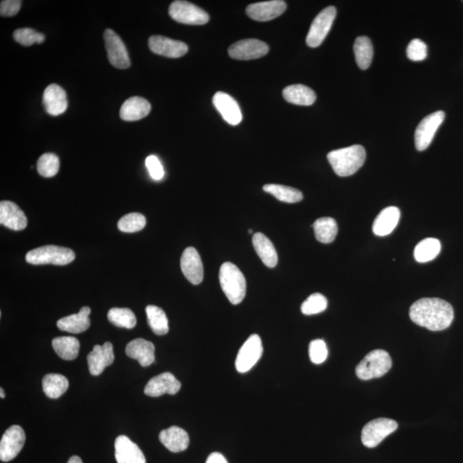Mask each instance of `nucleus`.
<instances>
[{"label": "nucleus", "instance_id": "1", "mask_svg": "<svg viewBox=\"0 0 463 463\" xmlns=\"http://www.w3.org/2000/svg\"><path fill=\"white\" fill-rule=\"evenodd\" d=\"M411 320L432 331L449 328L454 320L452 305L438 298H424L415 302L409 310Z\"/></svg>", "mask_w": 463, "mask_h": 463}, {"label": "nucleus", "instance_id": "2", "mask_svg": "<svg viewBox=\"0 0 463 463\" xmlns=\"http://www.w3.org/2000/svg\"><path fill=\"white\" fill-rule=\"evenodd\" d=\"M327 158L336 174L347 177L364 165L366 153L361 145H353L329 153Z\"/></svg>", "mask_w": 463, "mask_h": 463}, {"label": "nucleus", "instance_id": "3", "mask_svg": "<svg viewBox=\"0 0 463 463\" xmlns=\"http://www.w3.org/2000/svg\"><path fill=\"white\" fill-rule=\"evenodd\" d=\"M220 284L225 296L233 305H239L247 293V281L238 267L224 263L219 273Z\"/></svg>", "mask_w": 463, "mask_h": 463}, {"label": "nucleus", "instance_id": "4", "mask_svg": "<svg viewBox=\"0 0 463 463\" xmlns=\"http://www.w3.org/2000/svg\"><path fill=\"white\" fill-rule=\"evenodd\" d=\"M392 367V359L387 352L376 350L370 352L356 367L359 380H370L384 376Z\"/></svg>", "mask_w": 463, "mask_h": 463}, {"label": "nucleus", "instance_id": "5", "mask_svg": "<svg viewBox=\"0 0 463 463\" xmlns=\"http://www.w3.org/2000/svg\"><path fill=\"white\" fill-rule=\"evenodd\" d=\"M74 251L57 246H45L34 249L26 255L27 263L34 265H67L74 261Z\"/></svg>", "mask_w": 463, "mask_h": 463}, {"label": "nucleus", "instance_id": "6", "mask_svg": "<svg viewBox=\"0 0 463 463\" xmlns=\"http://www.w3.org/2000/svg\"><path fill=\"white\" fill-rule=\"evenodd\" d=\"M168 13L174 21L183 25H204L209 20V14L200 7L181 0L171 4Z\"/></svg>", "mask_w": 463, "mask_h": 463}, {"label": "nucleus", "instance_id": "7", "mask_svg": "<svg viewBox=\"0 0 463 463\" xmlns=\"http://www.w3.org/2000/svg\"><path fill=\"white\" fill-rule=\"evenodd\" d=\"M398 428L395 420L380 418L367 423L361 432V441L367 448L377 447Z\"/></svg>", "mask_w": 463, "mask_h": 463}, {"label": "nucleus", "instance_id": "8", "mask_svg": "<svg viewBox=\"0 0 463 463\" xmlns=\"http://www.w3.org/2000/svg\"><path fill=\"white\" fill-rule=\"evenodd\" d=\"M336 16L334 6H329L317 15L313 20L306 36V43L311 48L319 47L330 32Z\"/></svg>", "mask_w": 463, "mask_h": 463}, {"label": "nucleus", "instance_id": "9", "mask_svg": "<svg viewBox=\"0 0 463 463\" xmlns=\"http://www.w3.org/2000/svg\"><path fill=\"white\" fill-rule=\"evenodd\" d=\"M263 344L258 335H251L240 347L235 361L236 370L240 373L254 368L263 354Z\"/></svg>", "mask_w": 463, "mask_h": 463}, {"label": "nucleus", "instance_id": "10", "mask_svg": "<svg viewBox=\"0 0 463 463\" xmlns=\"http://www.w3.org/2000/svg\"><path fill=\"white\" fill-rule=\"evenodd\" d=\"M445 113L438 111L423 118L417 126L415 139L417 151H423L430 146L439 126L445 120Z\"/></svg>", "mask_w": 463, "mask_h": 463}, {"label": "nucleus", "instance_id": "11", "mask_svg": "<svg viewBox=\"0 0 463 463\" xmlns=\"http://www.w3.org/2000/svg\"><path fill=\"white\" fill-rule=\"evenodd\" d=\"M25 438L24 429L18 424H15L6 430L0 441V459L1 461L13 460L24 447Z\"/></svg>", "mask_w": 463, "mask_h": 463}, {"label": "nucleus", "instance_id": "12", "mask_svg": "<svg viewBox=\"0 0 463 463\" xmlns=\"http://www.w3.org/2000/svg\"><path fill=\"white\" fill-rule=\"evenodd\" d=\"M104 41L111 64L118 69H127L131 66L127 49L123 41L112 29H106Z\"/></svg>", "mask_w": 463, "mask_h": 463}, {"label": "nucleus", "instance_id": "13", "mask_svg": "<svg viewBox=\"0 0 463 463\" xmlns=\"http://www.w3.org/2000/svg\"><path fill=\"white\" fill-rule=\"evenodd\" d=\"M269 52L265 42L256 39H246L235 42L228 48L231 58L239 60H251L262 58Z\"/></svg>", "mask_w": 463, "mask_h": 463}, {"label": "nucleus", "instance_id": "14", "mask_svg": "<svg viewBox=\"0 0 463 463\" xmlns=\"http://www.w3.org/2000/svg\"><path fill=\"white\" fill-rule=\"evenodd\" d=\"M148 47L156 55L173 59L181 58L188 52V46L184 42L162 36L149 38Z\"/></svg>", "mask_w": 463, "mask_h": 463}, {"label": "nucleus", "instance_id": "15", "mask_svg": "<svg viewBox=\"0 0 463 463\" xmlns=\"http://www.w3.org/2000/svg\"><path fill=\"white\" fill-rule=\"evenodd\" d=\"M181 267L184 275L191 284H200L204 279V265L196 249L188 247L184 251Z\"/></svg>", "mask_w": 463, "mask_h": 463}, {"label": "nucleus", "instance_id": "16", "mask_svg": "<svg viewBox=\"0 0 463 463\" xmlns=\"http://www.w3.org/2000/svg\"><path fill=\"white\" fill-rule=\"evenodd\" d=\"M181 388V382L170 373H164L151 378L145 386V395L158 397L165 395H175Z\"/></svg>", "mask_w": 463, "mask_h": 463}, {"label": "nucleus", "instance_id": "17", "mask_svg": "<svg viewBox=\"0 0 463 463\" xmlns=\"http://www.w3.org/2000/svg\"><path fill=\"white\" fill-rule=\"evenodd\" d=\"M286 9V4L282 0H271L251 4L247 8L249 18L255 21L267 22L281 16Z\"/></svg>", "mask_w": 463, "mask_h": 463}, {"label": "nucleus", "instance_id": "18", "mask_svg": "<svg viewBox=\"0 0 463 463\" xmlns=\"http://www.w3.org/2000/svg\"><path fill=\"white\" fill-rule=\"evenodd\" d=\"M213 104L229 125H238L242 121V113L238 102L231 95L217 92L213 97Z\"/></svg>", "mask_w": 463, "mask_h": 463}, {"label": "nucleus", "instance_id": "19", "mask_svg": "<svg viewBox=\"0 0 463 463\" xmlns=\"http://www.w3.org/2000/svg\"><path fill=\"white\" fill-rule=\"evenodd\" d=\"M87 361L90 374L93 376L101 375L106 367L112 365L114 361L112 343L106 342L102 346L95 345L88 355Z\"/></svg>", "mask_w": 463, "mask_h": 463}, {"label": "nucleus", "instance_id": "20", "mask_svg": "<svg viewBox=\"0 0 463 463\" xmlns=\"http://www.w3.org/2000/svg\"><path fill=\"white\" fill-rule=\"evenodd\" d=\"M43 105L50 116H61L68 108L66 91L58 84H50L44 90Z\"/></svg>", "mask_w": 463, "mask_h": 463}, {"label": "nucleus", "instance_id": "21", "mask_svg": "<svg viewBox=\"0 0 463 463\" xmlns=\"http://www.w3.org/2000/svg\"><path fill=\"white\" fill-rule=\"evenodd\" d=\"M0 223L14 231L24 230L28 220L16 204L11 201L0 202Z\"/></svg>", "mask_w": 463, "mask_h": 463}, {"label": "nucleus", "instance_id": "22", "mask_svg": "<svg viewBox=\"0 0 463 463\" xmlns=\"http://www.w3.org/2000/svg\"><path fill=\"white\" fill-rule=\"evenodd\" d=\"M114 447L118 463H146V459L139 447L126 436H118Z\"/></svg>", "mask_w": 463, "mask_h": 463}, {"label": "nucleus", "instance_id": "23", "mask_svg": "<svg viewBox=\"0 0 463 463\" xmlns=\"http://www.w3.org/2000/svg\"><path fill=\"white\" fill-rule=\"evenodd\" d=\"M155 346L151 342L137 338L128 343L125 354L128 357L137 359L140 366L147 367L155 361Z\"/></svg>", "mask_w": 463, "mask_h": 463}, {"label": "nucleus", "instance_id": "24", "mask_svg": "<svg viewBox=\"0 0 463 463\" xmlns=\"http://www.w3.org/2000/svg\"><path fill=\"white\" fill-rule=\"evenodd\" d=\"M160 441L172 452L178 453L186 450L189 446L190 438L188 434L182 428L171 427L160 431Z\"/></svg>", "mask_w": 463, "mask_h": 463}, {"label": "nucleus", "instance_id": "25", "mask_svg": "<svg viewBox=\"0 0 463 463\" xmlns=\"http://www.w3.org/2000/svg\"><path fill=\"white\" fill-rule=\"evenodd\" d=\"M151 105L147 99L134 97L126 99L120 111V116L125 121H137L148 116Z\"/></svg>", "mask_w": 463, "mask_h": 463}, {"label": "nucleus", "instance_id": "26", "mask_svg": "<svg viewBox=\"0 0 463 463\" xmlns=\"http://www.w3.org/2000/svg\"><path fill=\"white\" fill-rule=\"evenodd\" d=\"M91 310L89 306H83L76 315L63 317L57 322V326L60 331L79 334L86 331L90 326Z\"/></svg>", "mask_w": 463, "mask_h": 463}, {"label": "nucleus", "instance_id": "27", "mask_svg": "<svg viewBox=\"0 0 463 463\" xmlns=\"http://www.w3.org/2000/svg\"><path fill=\"white\" fill-rule=\"evenodd\" d=\"M400 217V209L394 206L382 209L374 221L373 226L374 235L380 237L390 235L399 223Z\"/></svg>", "mask_w": 463, "mask_h": 463}, {"label": "nucleus", "instance_id": "28", "mask_svg": "<svg viewBox=\"0 0 463 463\" xmlns=\"http://www.w3.org/2000/svg\"><path fill=\"white\" fill-rule=\"evenodd\" d=\"M252 243L256 254L261 258L263 265L269 268L277 266L278 255L274 244L261 233H256L252 237Z\"/></svg>", "mask_w": 463, "mask_h": 463}, {"label": "nucleus", "instance_id": "29", "mask_svg": "<svg viewBox=\"0 0 463 463\" xmlns=\"http://www.w3.org/2000/svg\"><path fill=\"white\" fill-rule=\"evenodd\" d=\"M282 95L286 102L298 106H311L317 99L315 92L302 84L286 87Z\"/></svg>", "mask_w": 463, "mask_h": 463}, {"label": "nucleus", "instance_id": "30", "mask_svg": "<svg viewBox=\"0 0 463 463\" xmlns=\"http://www.w3.org/2000/svg\"><path fill=\"white\" fill-rule=\"evenodd\" d=\"M52 345L56 354L66 361H74L79 354V340L72 336H62L53 340Z\"/></svg>", "mask_w": 463, "mask_h": 463}, {"label": "nucleus", "instance_id": "31", "mask_svg": "<svg viewBox=\"0 0 463 463\" xmlns=\"http://www.w3.org/2000/svg\"><path fill=\"white\" fill-rule=\"evenodd\" d=\"M313 229L316 239L323 244L332 243L338 233V223L331 217L319 218L313 224Z\"/></svg>", "mask_w": 463, "mask_h": 463}, {"label": "nucleus", "instance_id": "32", "mask_svg": "<svg viewBox=\"0 0 463 463\" xmlns=\"http://www.w3.org/2000/svg\"><path fill=\"white\" fill-rule=\"evenodd\" d=\"M43 392L48 397L57 399L67 392L69 382L63 375L51 373L46 375L42 380Z\"/></svg>", "mask_w": 463, "mask_h": 463}, {"label": "nucleus", "instance_id": "33", "mask_svg": "<svg viewBox=\"0 0 463 463\" xmlns=\"http://www.w3.org/2000/svg\"><path fill=\"white\" fill-rule=\"evenodd\" d=\"M355 60L361 70H366L372 64L373 58V46L372 41L366 36H359L355 40L354 46Z\"/></svg>", "mask_w": 463, "mask_h": 463}, {"label": "nucleus", "instance_id": "34", "mask_svg": "<svg viewBox=\"0 0 463 463\" xmlns=\"http://www.w3.org/2000/svg\"><path fill=\"white\" fill-rule=\"evenodd\" d=\"M441 251V243L438 239L427 238L417 244L414 256L417 262L427 263L434 260Z\"/></svg>", "mask_w": 463, "mask_h": 463}, {"label": "nucleus", "instance_id": "35", "mask_svg": "<svg viewBox=\"0 0 463 463\" xmlns=\"http://www.w3.org/2000/svg\"><path fill=\"white\" fill-rule=\"evenodd\" d=\"M265 193L272 195L279 201L288 202V204H296L303 199V194L293 187L275 185V184H268L263 186Z\"/></svg>", "mask_w": 463, "mask_h": 463}, {"label": "nucleus", "instance_id": "36", "mask_svg": "<svg viewBox=\"0 0 463 463\" xmlns=\"http://www.w3.org/2000/svg\"><path fill=\"white\" fill-rule=\"evenodd\" d=\"M146 315L149 326L155 334L163 336L170 331L168 319L165 312L162 308L156 305H148Z\"/></svg>", "mask_w": 463, "mask_h": 463}, {"label": "nucleus", "instance_id": "37", "mask_svg": "<svg viewBox=\"0 0 463 463\" xmlns=\"http://www.w3.org/2000/svg\"><path fill=\"white\" fill-rule=\"evenodd\" d=\"M108 319L117 327L131 330L136 326L137 319L132 310L128 308H112L108 313Z\"/></svg>", "mask_w": 463, "mask_h": 463}, {"label": "nucleus", "instance_id": "38", "mask_svg": "<svg viewBox=\"0 0 463 463\" xmlns=\"http://www.w3.org/2000/svg\"><path fill=\"white\" fill-rule=\"evenodd\" d=\"M60 159L52 153H46L37 160V171L42 177L52 178L59 173Z\"/></svg>", "mask_w": 463, "mask_h": 463}, {"label": "nucleus", "instance_id": "39", "mask_svg": "<svg viewBox=\"0 0 463 463\" xmlns=\"http://www.w3.org/2000/svg\"><path fill=\"white\" fill-rule=\"evenodd\" d=\"M146 226V218L140 213H130L122 217L118 223L121 232L136 233L141 231Z\"/></svg>", "mask_w": 463, "mask_h": 463}, {"label": "nucleus", "instance_id": "40", "mask_svg": "<svg viewBox=\"0 0 463 463\" xmlns=\"http://www.w3.org/2000/svg\"><path fill=\"white\" fill-rule=\"evenodd\" d=\"M328 306L327 298L323 294L315 293L310 296L301 305V312L305 315H315L323 312Z\"/></svg>", "mask_w": 463, "mask_h": 463}, {"label": "nucleus", "instance_id": "41", "mask_svg": "<svg viewBox=\"0 0 463 463\" xmlns=\"http://www.w3.org/2000/svg\"><path fill=\"white\" fill-rule=\"evenodd\" d=\"M13 37L15 41L25 47H29L34 43L41 44L45 41L43 34L29 28L17 29L13 34Z\"/></svg>", "mask_w": 463, "mask_h": 463}, {"label": "nucleus", "instance_id": "42", "mask_svg": "<svg viewBox=\"0 0 463 463\" xmlns=\"http://www.w3.org/2000/svg\"><path fill=\"white\" fill-rule=\"evenodd\" d=\"M310 359L315 364H322L328 358V347L324 340H313L309 346Z\"/></svg>", "mask_w": 463, "mask_h": 463}, {"label": "nucleus", "instance_id": "43", "mask_svg": "<svg viewBox=\"0 0 463 463\" xmlns=\"http://www.w3.org/2000/svg\"><path fill=\"white\" fill-rule=\"evenodd\" d=\"M408 58L412 61H422L427 57L426 43L420 39H414L407 48Z\"/></svg>", "mask_w": 463, "mask_h": 463}, {"label": "nucleus", "instance_id": "44", "mask_svg": "<svg viewBox=\"0 0 463 463\" xmlns=\"http://www.w3.org/2000/svg\"><path fill=\"white\" fill-rule=\"evenodd\" d=\"M146 167L151 178L160 181L164 177V170L160 160L156 156H149L146 159Z\"/></svg>", "mask_w": 463, "mask_h": 463}, {"label": "nucleus", "instance_id": "45", "mask_svg": "<svg viewBox=\"0 0 463 463\" xmlns=\"http://www.w3.org/2000/svg\"><path fill=\"white\" fill-rule=\"evenodd\" d=\"M20 0H4L0 4V15L2 17H14L21 9Z\"/></svg>", "mask_w": 463, "mask_h": 463}, {"label": "nucleus", "instance_id": "46", "mask_svg": "<svg viewBox=\"0 0 463 463\" xmlns=\"http://www.w3.org/2000/svg\"><path fill=\"white\" fill-rule=\"evenodd\" d=\"M206 463H228L226 458L219 452H214L209 455Z\"/></svg>", "mask_w": 463, "mask_h": 463}, {"label": "nucleus", "instance_id": "47", "mask_svg": "<svg viewBox=\"0 0 463 463\" xmlns=\"http://www.w3.org/2000/svg\"><path fill=\"white\" fill-rule=\"evenodd\" d=\"M67 463H83V462L81 458L74 455V457L70 458V460H69Z\"/></svg>", "mask_w": 463, "mask_h": 463}, {"label": "nucleus", "instance_id": "48", "mask_svg": "<svg viewBox=\"0 0 463 463\" xmlns=\"http://www.w3.org/2000/svg\"><path fill=\"white\" fill-rule=\"evenodd\" d=\"M0 396H1V398H5L6 396L5 392H4V389L2 388L0 389Z\"/></svg>", "mask_w": 463, "mask_h": 463}, {"label": "nucleus", "instance_id": "49", "mask_svg": "<svg viewBox=\"0 0 463 463\" xmlns=\"http://www.w3.org/2000/svg\"><path fill=\"white\" fill-rule=\"evenodd\" d=\"M248 233H252V229H249Z\"/></svg>", "mask_w": 463, "mask_h": 463}]
</instances>
